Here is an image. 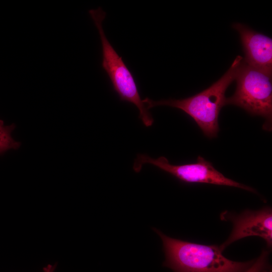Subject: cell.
<instances>
[{"label": "cell", "mask_w": 272, "mask_h": 272, "mask_svg": "<svg viewBox=\"0 0 272 272\" xmlns=\"http://www.w3.org/2000/svg\"><path fill=\"white\" fill-rule=\"evenodd\" d=\"M234 94L226 105H234L250 114L263 117V129L270 131L272 121L271 76L246 64L243 60L235 78Z\"/></svg>", "instance_id": "cell-4"}, {"label": "cell", "mask_w": 272, "mask_h": 272, "mask_svg": "<svg viewBox=\"0 0 272 272\" xmlns=\"http://www.w3.org/2000/svg\"><path fill=\"white\" fill-rule=\"evenodd\" d=\"M146 164L155 166L184 182L232 186L255 192L253 188L225 177L217 170L211 162L200 156L195 163L173 165L165 157L154 159L146 154H138L134 160L133 169L139 173Z\"/></svg>", "instance_id": "cell-5"}, {"label": "cell", "mask_w": 272, "mask_h": 272, "mask_svg": "<svg viewBox=\"0 0 272 272\" xmlns=\"http://www.w3.org/2000/svg\"><path fill=\"white\" fill-rule=\"evenodd\" d=\"M227 219L233 223V229L227 240L221 245L223 251L231 243L249 236L263 239L268 247L272 245V212L269 207L258 211L246 210L239 215L224 213L221 219Z\"/></svg>", "instance_id": "cell-6"}, {"label": "cell", "mask_w": 272, "mask_h": 272, "mask_svg": "<svg viewBox=\"0 0 272 272\" xmlns=\"http://www.w3.org/2000/svg\"><path fill=\"white\" fill-rule=\"evenodd\" d=\"M262 272H271V270H266V269H264Z\"/></svg>", "instance_id": "cell-11"}, {"label": "cell", "mask_w": 272, "mask_h": 272, "mask_svg": "<svg viewBox=\"0 0 272 272\" xmlns=\"http://www.w3.org/2000/svg\"><path fill=\"white\" fill-rule=\"evenodd\" d=\"M154 230L162 241L164 265L174 272H245L254 261H232L223 256L219 246L191 243Z\"/></svg>", "instance_id": "cell-2"}, {"label": "cell", "mask_w": 272, "mask_h": 272, "mask_svg": "<svg viewBox=\"0 0 272 272\" xmlns=\"http://www.w3.org/2000/svg\"><path fill=\"white\" fill-rule=\"evenodd\" d=\"M14 128V124L6 125L0 119V154L20 147V143L12 136Z\"/></svg>", "instance_id": "cell-8"}, {"label": "cell", "mask_w": 272, "mask_h": 272, "mask_svg": "<svg viewBox=\"0 0 272 272\" xmlns=\"http://www.w3.org/2000/svg\"><path fill=\"white\" fill-rule=\"evenodd\" d=\"M268 257V252L263 250L260 255L254 260L252 264L245 272H262L266 269Z\"/></svg>", "instance_id": "cell-9"}, {"label": "cell", "mask_w": 272, "mask_h": 272, "mask_svg": "<svg viewBox=\"0 0 272 272\" xmlns=\"http://www.w3.org/2000/svg\"><path fill=\"white\" fill-rule=\"evenodd\" d=\"M55 267V265L48 264L43 268V272H54Z\"/></svg>", "instance_id": "cell-10"}, {"label": "cell", "mask_w": 272, "mask_h": 272, "mask_svg": "<svg viewBox=\"0 0 272 272\" xmlns=\"http://www.w3.org/2000/svg\"><path fill=\"white\" fill-rule=\"evenodd\" d=\"M89 14L98 31L102 51V66L108 75L114 91L121 101L134 105L139 111V118L146 127L152 125L153 118L142 99L132 74L109 42L102 22L105 12L100 7L92 9Z\"/></svg>", "instance_id": "cell-3"}, {"label": "cell", "mask_w": 272, "mask_h": 272, "mask_svg": "<svg viewBox=\"0 0 272 272\" xmlns=\"http://www.w3.org/2000/svg\"><path fill=\"white\" fill-rule=\"evenodd\" d=\"M233 27L240 37L245 54L244 62L272 76V39L241 23H234Z\"/></svg>", "instance_id": "cell-7"}, {"label": "cell", "mask_w": 272, "mask_h": 272, "mask_svg": "<svg viewBox=\"0 0 272 272\" xmlns=\"http://www.w3.org/2000/svg\"><path fill=\"white\" fill-rule=\"evenodd\" d=\"M243 58L238 55L228 71L211 86L192 96L181 99L158 101L146 98L143 101L148 109L158 106H168L179 109L191 116L209 138L217 137L219 130V115L226 105L225 93L235 80Z\"/></svg>", "instance_id": "cell-1"}]
</instances>
